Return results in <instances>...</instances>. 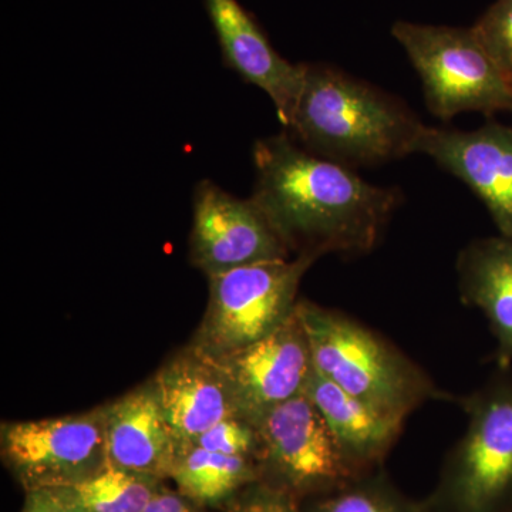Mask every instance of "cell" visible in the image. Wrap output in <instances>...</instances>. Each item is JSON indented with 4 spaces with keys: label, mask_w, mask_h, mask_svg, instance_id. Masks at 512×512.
I'll use <instances>...</instances> for the list:
<instances>
[{
    "label": "cell",
    "mask_w": 512,
    "mask_h": 512,
    "mask_svg": "<svg viewBox=\"0 0 512 512\" xmlns=\"http://www.w3.org/2000/svg\"><path fill=\"white\" fill-rule=\"evenodd\" d=\"M254 164L251 200L295 256L366 254L399 204L392 188L316 156L288 131L256 141Z\"/></svg>",
    "instance_id": "obj_1"
},
{
    "label": "cell",
    "mask_w": 512,
    "mask_h": 512,
    "mask_svg": "<svg viewBox=\"0 0 512 512\" xmlns=\"http://www.w3.org/2000/svg\"><path fill=\"white\" fill-rule=\"evenodd\" d=\"M423 128L390 94L335 67L306 63L288 133L316 156L356 167L416 153Z\"/></svg>",
    "instance_id": "obj_2"
},
{
    "label": "cell",
    "mask_w": 512,
    "mask_h": 512,
    "mask_svg": "<svg viewBox=\"0 0 512 512\" xmlns=\"http://www.w3.org/2000/svg\"><path fill=\"white\" fill-rule=\"evenodd\" d=\"M296 312L311 346L316 372L357 399L407 419L443 393L403 352L343 313L298 301Z\"/></svg>",
    "instance_id": "obj_3"
},
{
    "label": "cell",
    "mask_w": 512,
    "mask_h": 512,
    "mask_svg": "<svg viewBox=\"0 0 512 512\" xmlns=\"http://www.w3.org/2000/svg\"><path fill=\"white\" fill-rule=\"evenodd\" d=\"M315 261L299 255L208 276L207 311L191 345L218 359L274 332L295 312L299 284Z\"/></svg>",
    "instance_id": "obj_4"
},
{
    "label": "cell",
    "mask_w": 512,
    "mask_h": 512,
    "mask_svg": "<svg viewBox=\"0 0 512 512\" xmlns=\"http://www.w3.org/2000/svg\"><path fill=\"white\" fill-rule=\"evenodd\" d=\"M392 33L419 73L434 116L512 111L511 84L473 29L396 22Z\"/></svg>",
    "instance_id": "obj_5"
},
{
    "label": "cell",
    "mask_w": 512,
    "mask_h": 512,
    "mask_svg": "<svg viewBox=\"0 0 512 512\" xmlns=\"http://www.w3.org/2000/svg\"><path fill=\"white\" fill-rule=\"evenodd\" d=\"M461 403L466 434L448 461L441 498L451 512H512L511 369H498Z\"/></svg>",
    "instance_id": "obj_6"
},
{
    "label": "cell",
    "mask_w": 512,
    "mask_h": 512,
    "mask_svg": "<svg viewBox=\"0 0 512 512\" xmlns=\"http://www.w3.org/2000/svg\"><path fill=\"white\" fill-rule=\"evenodd\" d=\"M2 454L28 491L74 483L107 466L103 406L2 426Z\"/></svg>",
    "instance_id": "obj_7"
},
{
    "label": "cell",
    "mask_w": 512,
    "mask_h": 512,
    "mask_svg": "<svg viewBox=\"0 0 512 512\" xmlns=\"http://www.w3.org/2000/svg\"><path fill=\"white\" fill-rule=\"evenodd\" d=\"M255 427L259 460L281 477L289 493L338 491L362 477L305 392L276 406Z\"/></svg>",
    "instance_id": "obj_8"
},
{
    "label": "cell",
    "mask_w": 512,
    "mask_h": 512,
    "mask_svg": "<svg viewBox=\"0 0 512 512\" xmlns=\"http://www.w3.org/2000/svg\"><path fill=\"white\" fill-rule=\"evenodd\" d=\"M288 258V248L251 198L234 197L210 180L195 185L190 234L195 268L211 276Z\"/></svg>",
    "instance_id": "obj_9"
},
{
    "label": "cell",
    "mask_w": 512,
    "mask_h": 512,
    "mask_svg": "<svg viewBox=\"0 0 512 512\" xmlns=\"http://www.w3.org/2000/svg\"><path fill=\"white\" fill-rule=\"evenodd\" d=\"M239 416L254 426L279 404L305 392L313 360L298 312L247 348L218 357Z\"/></svg>",
    "instance_id": "obj_10"
},
{
    "label": "cell",
    "mask_w": 512,
    "mask_h": 512,
    "mask_svg": "<svg viewBox=\"0 0 512 512\" xmlns=\"http://www.w3.org/2000/svg\"><path fill=\"white\" fill-rule=\"evenodd\" d=\"M416 153L427 154L464 181L483 200L500 235L512 239V127L490 123L454 131L424 126Z\"/></svg>",
    "instance_id": "obj_11"
},
{
    "label": "cell",
    "mask_w": 512,
    "mask_h": 512,
    "mask_svg": "<svg viewBox=\"0 0 512 512\" xmlns=\"http://www.w3.org/2000/svg\"><path fill=\"white\" fill-rule=\"evenodd\" d=\"M204 2L225 64L268 94L279 120L288 128L301 94L306 63L293 64L279 55L238 0Z\"/></svg>",
    "instance_id": "obj_12"
},
{
    "label": "cell",
    "mask_w": 512,
    "mask_h": 512,
    "mask_svg": "<svg viewBox=\"0 0 512 512\" xmlns=\"http://www.w3.org/2000/svg\"><path fill=\"white\" fill-rule=\"evenodd\" d=\"M151 383L181 451L215 424L239 416L217 360L195 346L168 360Z\"/></svg>",
    "instance_id": "obj_13"
},
{
    "label": "cell",
    "mask_w": 512,
    "mask_h": 512,
    "mask_svg": "<svg viewBox=\"0 0 512 512\" xmlns=\"http://www.w3.org/2000/svg\"><path fill=\"white\" fill-rule=\"evenodd\" d=\"M103 409L107 464L158 481L173 476L181 448L151 380Z\"/></svg>",
    "instance_id": "obj_14"
},
{
    "label": "cell",
    "mask_w": 512,
    "mask_h": 512,
    "mask_svg": "<svg viewBox=\"0 0 512 512\" xmlns=\"http://www.w3.org/2000/svg\"><path fill=\"white\" fill-rule=\"evenodd\" d=\"M305 393L322 414L343 454L362 476L383 460L402 433L406 419L357 399L315 369Z\"/></svg>",
    "instance_id": "obj_15"
},
{
    "label": "cell",
    "mask_w": 512,
    "mask_h": 512,
    "mask_svg": "<svg viewBox=\"0 0 512 512\" xmlns=\"http://www.w3.org/2000/svg\"><path fill=\"white\" fill-rule=\"evenodd\" d=\"M457 271L461 299L488 320L498 369H511L512 239L503 235L476 239L460 252Z\"/></svg>",
    "instance_id": "obj_16"
},
{
    "label": "cell",
    "mask_w": 512,
    "mask_h": 512,
    "mask_svg": "<svg viewBox=\"0 0 512 512\" xmlns=\"http://www.w3.org/2000/svg\"><path fill=\"white\" fill-rule=\"evenodd\" d=\"M160 488L154 478L107 464L83 480L40 491L64 512H143Z\"/></svg>",
    "instance_id": "obj_17"
},
{
    "label": "cell",
    "mask_w": 512,
    "mask_h": 512,
    "mask_svg": "<svg viewBox=\"0 0 512 512\" xmlns=\"http://www.w3.org/2000/svg\"><path fill=\"white\" fill-rule=\"evenodd\" d=\"M256 476L252 457L227 456L188 446L181 451L171 478L192 503L215 504L254 483Z\"/></svg>",
    "instance_id": "obj_18"
},
{
    "label": "cell",
    "mask_w": 512,
    "mask_h": 512,
    "mask_svg": "<svg viewBox=\"0 0 512 512\" xmlns=\"http://www.w3.org/2000/svg\"><path fill=\"white\" fill-rule=\"evenodd\" d=\"M312 512H423L419 505L400 497L382 478H357L346 487L333 491Z\"/></svg>",
    "instance_id": "obj_19"
},
{
    "label": "cell",
    "mask_w": 512,
    "mask_h": 512,
    "mask_svg": "<svg viewBox=\"0 0 512 512\" xmlns=\"http://www.w3.org/2000/svg\"><path fill=\"white\" fill-rule=\"evenodd\" d=\"M471 29L512 87V0H495Z\"/></svg>",
    "instance_id": "obj_20"
},
{
    "label": "cell",
    "mask_w": 512,
    "mask_h": 512,
    "mask_svg": "<svg viewBox=\"0 0 512 512\" xmlns=\"http://www.w3.org/2000/svg\"><path fill=\"white\" fill-rule=\"evenodd\" d=\"M191 446L205 448L227 456L258 458L259 437L251 421L241 416H232L205 431Z\"/></svg>",
    "instance_id": "obj_21"
},
{
    "label": "cell",
    "mask_w": 512,
    "mask_h": 512,
    "mask_svg": "<svg viewBox=\"0 0 512 512\" xmlns=\"http://www.w3.org/2000/svg\"><path fill=\"white\" fill-rule=\"evenodd\" d=\"M232 512H299L292 493L281 487L259 485L251 491Z\"/></svg>",
    "instance_id": "obj_22"
},
{
    "label": "cell",
    "mask_w": 512,
    "mask_h": 512,
    "mask_svg": "<svg viewBox=\"0 0 512 512\" xmlns=\"http://www.w3.org/2000/svg\"><path fill=\"white\" fill-rule=\"evenodd\" d=\"M143 512H197V510L183 494L171 493L160 488Z\"/></svg>",
    "instance_id": "obj_23"
},
{
    "label": "cell",
    "mask_w": 512,
    "mask_h": 512,
    "mask_svg": "<svg viewBox=\"0 0 512 512\" xmlns=\"http://www.w3.org/2000/svg\"><path fill=\"white\" fill-rule=\"evenodd\" d=\"M23 512H64L43 491H29Z\"/></svg>",
    "instance_id": "obj_24"
}]
</instances>
